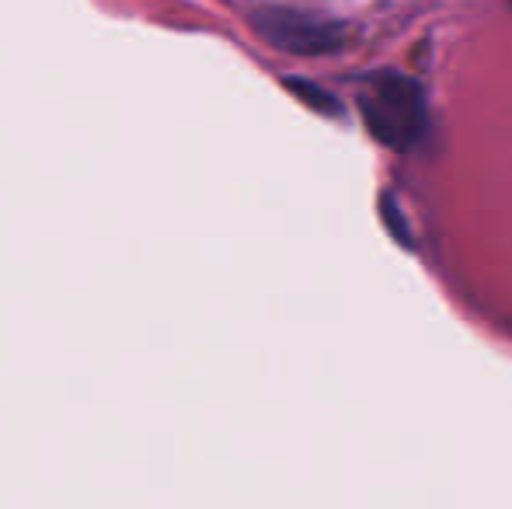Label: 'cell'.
<instances>
[{
  "label": "cell",
  "mask_w": 512,
  "mask_h": 509,
  "mask_svg": "<svg viewBox=\"0 0 512 509\" xmlns=\"http://www.w3.org/2000/svg\"><path fill=\"white\" fill-rule=\"evenodd\" d=\"M290 88L297 91V95H304L307 102H317V105H324L328 112H335V102H331V98H324L321 91H310V84H304V81H290Z\"/></svg>",
  "instance_id": "3"
},
{
  "label": "cell",
  "mask_w": 512,
  "mask_h": 509,
  "mask_svg": "<svg viewBox=\"0 0 512 509\" xmlns=\"http://www.w3.org/2000/svg\"><path fill=\"white\" fill-rule=\"evenodd\" d=\"M363 105V119L370 126V133L377 136L384 147L408 150L411 143H418L425 129V102L415 81L401 74H380L366 84V91L359 95Z\"/></svg>",
  "instance_id": "1"
},
{
  "label": "cell",
  "mask_w": 512,
  "mask_h": 509,
  "mask_svg": "<svg viewBox=\"0 0 512 509\" xmlns=\"http://www.w3.org/2000/svg\"><path fill=\"white\" fill-rule=\"evenodd\" d=\"M255 25L262 32V39H269L272 46L290 49V53H328L342 42V28L328 25L321 18H310V14L300 11H279V7H269V11L255 14Z\"/></svg>",
  "instance_id": "2"
}]
</instances>
